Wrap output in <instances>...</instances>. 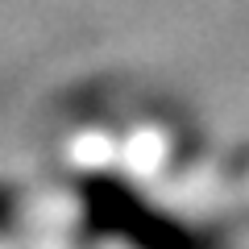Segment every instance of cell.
Here are the masks:
<instances>
[{
  "label": "cell",
  "instance_id": "obj_1",
  "mask_svg": "<svg viewBox=\"0 0 249 249\" xmlns=\"http://www.w3.org/2000/svg\"><path fill=\"white\" fill-rule=\"evenodd\" d=\"M13 220H17V191L0 183V232L9 229Z\"/></svg>",
  "mask_w": 249,
  "mask_h": 249
}]
</instances>
